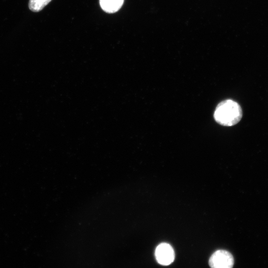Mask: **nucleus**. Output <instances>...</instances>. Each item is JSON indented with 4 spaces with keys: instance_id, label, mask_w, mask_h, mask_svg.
Masks as SVG:
<instances>
[{
    "instance_id": "nucleus-1",
    "label": "nucleus",
    "mask_w": 268,
    "mask_h": 268,
    "mask_svg": "<svg viewBox=\"0 0 268 268\" xmlns=\"http://www.w3.org/2000/svg\"><path fill=\"white\" fill-rule=\"evenodd\" d=\"M242 110L240 105L231 99L221 101L216 106L214 119L219 124L230 127L237 124L242 118Z\"/></svg>"
},
{
    "instance_id": "nucleus-2",
    "label": "nucleus",
    "mask_w": 268,
    "mask_h": 268,
    "mask_svg": "<svg viewBox=\"0 0 268 268\" xmlns=\"http://www.w3.org/2000/svg\"><path fill=\"white\" fill-rule=\"evenodd\" d=\"M208 264L213 268H231L234 265V258L228 251L219 250L212 254Z\"/></svg>"
},
{
    "instance_id": "nucleus-3",
    "label": "nucleus",
    "mask_w": 268,
    "mask_h": 268,
    "mask_svg": "<svg viewBox=\"0 0 268 268\" xmlns=\"http://www.w3.org/2000/svg\"><path fill=\"white\" fill-rule=\"evenodd\" d=\"M155 256L157 262L163 266L171 264L175 258L173 248L166 243H162L157 246L155 249Z\"/></svg>"
},
{
    "instance_id": "nucleus-4",
    "label": "nucleus",
    "mask_w": 268,
    "mask_h": 268,
    "mask_svg": "<svg viewBox=\"0 0 268 268\" xmlns=\"http://www.w3.org/2000/svg\"><path fill=\"white\" fill-rule=\"evenodd\" d=\"M124 0H100V5L106 12L113 13L118 11L122 7Z\"/></svg>"
},
{
    "instance_id": "nucleus-5",
    "label": "nucleus",
    "mask_w": 268,
    "mask_h": 268,
    "mask_svg": "<svg viewBox=\"0 0 268 268\" xmlns=\"http://www.w3.org/2000/svg\"><path fill=\"white\" fill-rule=\"evenodd\" d=\"M52 0H29V8L33 12L42 10Z\"/></svg>"
}]
</instances>
